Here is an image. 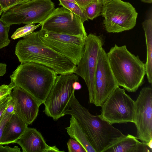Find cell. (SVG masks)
Wrapping results in <instances>:
<instances>
[{
	"instance_id": "1",
	"label": "cell",
	"mask_w": 152,
	"mask_h": 152,
	"mask_svg": "<svg viewBox=\"0 0 152 152\" xmlns=\"http://www.w3.org/2000/svg\"><path fill=\"white\" fill-rule=\"evenodd\" d=\"M73 116L78 121L96 152H103L107 148L125 135L112 125L94 115L83 106L74 94L64 115Z\"/></svg>"
},
{
	"instance_id": "2",
	"label": "cell",
	"mask_w": 152,
	"mask_h": 152,
	"mask_svg": "<svg viewBox=\"0 0 152 152\" xmlns=\"http://www.w3.org/2000/svg\"><path fill=\"white\" fill-rule=\"evenodd\" d=\"M23 37L15 48V54L21 64H39L51 69L57 75L74 73L76 65L45 45L40 38L38 31Z\"/></svg>"
},
{
	"instance_id": "3",
	"label": "cell",
	"mask_w": 152,
	"mask_h": 152,
	"mask_svg": "<svg viewBox=\"0 0 152 152\" xmlns=\"http://www.w3.org/2000/svg\"><path fill=\"white\" fill-rule=\"evenodd\" d=\"M107 54L118 86L128 92H136L144 82L145 63L138 56L129 52L126 45L118 46L115 44Z\"/></svg>"
},
{
	"instance_id": "4",
	"label": "cell",
	"mask_w": 152,
	"mask_h": 152,
	"mask_svg": "<svg viewBox=\"0 0 152 152\" xmlns=\"http://www.w3.org/2000/svg\"><path fill=\"white\" fill-rule=\"evenodd\" d=\"M57 74L51 69L33 62L21 64L10 76L11 82L44 103Z\"/></svg>"
},
{
	"instance_id": "5",
	"label": "cell",
	"mask_w": 152,
	"mask_h": 152,
	"mask_svg": "<svg viewBox=\"0 0 152 152\" xmlns=\"http://www.w3.org/2000/svg\"><path fill=\"white\" fill-rule=\"evenodd\" d=\"M55 9L51 0L20 2L4 10L1 19L8 25L42 23Z\"/></svg>"
},
{
	"instance_id": "6",
	"label": "cell",
	"mask_w": 152,
	"mask_h": 152,
	"mask_svg": "<svg viewBox=\"0 0 152 152\" xmlns=\"http://www.w3.org/2000/svg\"><path fill=\"white\" fill-rule=\"evenodd\" d=\"M79 81L78 76L74 73L57 75L43 104L44 112L48 116L56 121L64 116L69 108L70 102L75 94L73 83Z\"/></svg>"
},
{
	"instance_id": "7",
	"label": "cell",
	"mask_w": 152,
	"mask_h": 152,
	"mask_svg": "<svg viewBox=\"0 0 152 152\" xmlns=\"http://www.w3.org/2000/svg\"><path fill=\"white\" fill-rule=\"evenodd\" d=\"M101 15L108 33H118L129 30L135 26L138 13L130 3L112 0L103 5Z\"/></svg>"
},
{
	"instance_id": "8",
	"label": "cell",
	"mask_w": 152,
	"mask_h": 152,
	"mask_svg": "<svg viewBox=\"0 0 152 152\" xmlns=\"http://www.w3.org/2000/svg\"><path fill=\"white\" fill-rule=\"evenodd\" d=\"M118 86L102 106L99 116L113 124L133 122L134 101L125 92Z\"/></svg>"
},
{
	"instance_id": "9",
	"label": "cell",
	"mask_w": 152,
	"mask_h": 152,
	"mask_svg": "<svg viewBox=\"0 0 152 152\" xmlns=\"http://www.w3.org/2000/svg\"><path fill=\"white\" fill-rule=\"evenodd\" d=\"M38 32L40 38L45 45L76 65L78 64L84 54L86 38L52 32L41 28Z\"/></svg>"
},
{
	"instance_id": "10",
	"label": "cell",
	"mask_w": 152,
	"mask_h": 152,
	"mask_svg": "<svg viewBox=\"0 0 152 152\" xmlns=\"http://www.w3.org/2000/svg\"><path fill=\"white\" fill-rule=\"evenodd\" d=\"M104 41L101 35L92 34L86 39L84 54L74 73L84 80L88 88L89 102L94 104V83L99 50L102 48Z\"/></svg>"
},
{
	"instance_id": "11",
	"label": "cell",
	"mask_w": 152,
	"mask_h": 152,
	"mask_svg": "<svg viewBox=\"0 0 152 152\" xmlns=\"http://www.w3.org/2000/svg\"><path fill=\"white\" fill-rule=\"evenodd\" d=\"M47 31L86 38L87 34L81 18L64 7L54 9L41 23Z\"/></svg>"
},
{
	"instance_id": "12",
	"label": "cell",
	"mask_w": 152,
	"mask_h": 152,
	"mask_svg": "<svg viewBox=\"0 0 152 152\" xmlns=\"http://www.w3.org/2000/svg\"><path fill=\"white\" fill-rule=\"evenodd\" d=\"M133 123L137 137L146 143L152 139V89L146 87L141 90L134 101Z\"/></svg>"
},
{
	"instance_id": "13",
	"label": "cell",
	"mask_w": 152,
	"mask_h": 152,
	"mask_svg": "<svg viewBox=\"0 0 152 152\" xmlns=\"http://www.w3.org/2000/svg\"><path fill=\"white\" fill-rule=\"evenodd\" d=\"M111 69L107 53L102 48L99 50L95 77L94 104L101 107L118 87Z\"/></svg>"
},
{
	"instance_id": "14",
	"label": "cell",
	"mask_w": 152,
	"mask_h": 152,
	"mask_svg": "<svg viewBox=\"0 0 152 152\" xmlns=\"http://www.w3.org/2000/svg\"><path fill=\"white\" fill-rule=\"evenodd\" d=\"M10 94L14 104V113L28 125L31 124L37 118L42 103L18 87H15Z\"/></svg>"
},
{
	"instance_id": "15",
	"label": "cell",
	"mask_w": 152,
	"mask_h": 152,
	"mask_svg": "<svg viewBox=\"0 0 152 152\" xmlns=\"http://www.w3.org/2000/svg\"><path fill=\"white\" fill-rule=\"evenodd\" d=\"M21 147L23 152H64L56 145L50 146L41 133L36 129L28 127L21 137L15 142Z\"/></svg>"
},
{
	"instance_id": "16",
	"label": "cell",
	"mask_w": 152,
	"mask_h": 152,
	"mask_svg": "<svg viewBox=\"0 0 152 152\" xmlns=\"http://www.w3.org/2000/svg\"><path fill=\"white\" fill-rule=\"evenodd\" d=\"M146 143L141 142L137 137L128 134L106 148L103 152H152Z\"/></svg>"
},
{
	"instance_id": "17",
	"label": "cell",
	"mask_w": 152,
	"mask_h": 152,
	"mask_svg": "<svg viewBox=\"0 0 152 152\" xmlns=\"http://www.w3.org/2000/svg\"><path fill=\"white\" fill-rule=\"evenodd\" d=\"M28 125L17 115L13 114L4 128L1 144L15 143L26 131Z\"/></svg>"
},
{
	"instance_id": "18",
	"label": "cell",
	"mask_w": 152,
	"mask_h": 152,
	"mask_svg": "<svg viewBox=\"0 0 152 152\" xmlns=\"http://www.w3.org/2000/svg\"><path fill=\"white\" fill-rule=\"evenodd\" d=\"M71 138L77 141L83 147L86 152H96L91 146L86 134L77 120L71 115L70 125L65 128Z\"/></svg>"
},
{
	"instance_id": "19",
	"label": "cell",
	"mask_w": 152,
	"mask_h": 152,
	"mask_svg": "<svg viewBox=\"0 0 152 152\" xmlns=\"http://www.w3.org/2000/svg\"><path fill=\"white\" fill-rule=\"evenodd\" d=\"M144 31L147 49L145 63L146 75L149 83H152V14L142 23Z\"/></svg>"
},
{
	"instance_id": "20",
	"label": "cell",
	"mask_w": 152,
	"mask_h": 152,
	"mask_svg": "<svg viewBox=\"0 0 152 152\" xmlns=\"http://www.w3.org/2000/svg\"><path fill=\"white\" fill-rule=\"evenodd\" d=\"M59 4L68 10L79 17L83 23L88 20V19L85 13L84 9L77 4L62 0H59Z\"/></svg>"
},
{
	"instance_id": "21",
	"label": "cell",
	"mask_w": 152,
	"mask_h": 152,
	"mask_svg": "<svg viewBox=\"0 0 152 152\" xmlns=\"http://www.w3.org/2000/svg\"><path fill=\"white\" fill-rule=\"evenodd\" d=\"M103 5L97 0L84 9L85 13L88 19L93 20L101 15Z\"/></svg>"
},
{
	"instance_id": "22",
	"label": "cell",
	"mask_w": 152,
	"mask_h": 152,
	"mask_svg": "<svg viewBox=\"0 0 152 152\" xmlns=\"http://www.w3.org/2000/svg\"><path fill=\"white\" fill-rule=\"evenodd\" d=\"M10 27L0 18V49L8 45L10 43L8 36Z\"/></svg>"
},
{
	"instance_id": "23",
	"label": "cell",
	"mask_w": 152,
	"mask_h": 152,
	"mask_svg": "<svg viewBox=\"0 0 152 152\" xmlns=\"http://www.w3.org/2000/svg\"><path fill=\"white\" fill-rule=\"evenodd\" d=\"M41 23H40L37 25L35 24H26L24 26L18 28L12 35L11 38L13 39L23 37L29 34L34 31L41 26Z\"/></svg>"
},
{
	"instance_id": "24",
	"label": "cell",
	"mask_w": 152,
	"mask_h": 152,
	"mask_svg": "<svg viewBox=\"0 0 152 152\" xmlns=\"http://www.w3.org/2000/svg\"><path fill=\"white\" fill-rule=\"evenodd\" d=\"M67 146L69 152H86L79 143L71 138L67 142Z\"/></svg>"
},
{
	"instance_id": "25",
	"label": "cell",
	"mask_w": 152,
	"mask_h": 152,
	"mask_svg": "<svg viewBox=\"0 0 152 152\" xmlns=\"http://www.w3.org/2000/svg\"><path fill=\"white\" fill-rule=\"evenodd\" d=\"M13 114L8 113L5 110L0 117V144L4 128Z\"/></svg>"
},
{
	"instance_id": "26",
	"label": "cell",
	"mask_w": 152,
	"mask_h": 152,
	"mask_svg": "<svg viewBox=\"0 0 152 152\" xmlns=\"http://www.w3.org/2000/svg\"><path fill=\"white\" fill-rule=\"evenodd\" d=\"M15 87L14 84L11 82L9 85L3 84L0 86V100L10 94L13 88Z\"/></svg>"
},
{
	"instance_id": "27",
	"label": "cell",
	"mask_w": 152,
	"mask_h": 152,
	"mask_svg": "<svg viewBox=\"0 0 152 152\" xmlns=\"http://www.w3.org/2000/svg\"><path fill=\"white\" fill-rule=\"evenodd\" d=\"M10 94L0 100V117L5 112L11 99Z\"/></svg>"
},
{
	"instance_id": "28",
	"label": "cell",
	"mask_w": 152,
	"mask_h": 152,
	"mask_svg": "<svg viewBox=\"0 0 152 152\" xmlns=\"http://www.w3.org/2000/svg\"><path fill=\"white\" fill-rule=\"evenodd\" d=\"M20 2V0H0V5L4 11Z\"/></svg>"
},
{
	"instance_id": "29",
	"label": "cell",
	"mask_w": 152,
	"mask_h": 152,
	"mask_svg": "<svg viewBox=\"0 0 152 152\" xmlns=\"http://www.w3.org/2000/svg\"><path fill=\"white\" fill-rule=\"evenodd\" d=\"M20 149L17 146L12 148L8 146H4L0 144V152H20Z\"/></svg>"
},
{
	"instance_id": "30",
	"label": "cell",
	"mask_w": 152,
	"mask_h": 152,
	"mask_svg": "<svg viewBox=\"0 0 152 152\" xmlns=\"http://www.w3.org/2000/svg\"><path fill=\"white\" fill-rule=\"evenodd\" d=\"M76 3L83 9H85L88 6L97 0H74Z\"/></svg>"
},
{
	"instance_id": "31",
	"label": "cell",
	"mask_w": 152,
	"mask_h": 152,
	"mask_svg": "<svg viewBox=\"0 0 152 152\" xmlns=\"http://www.w3.org/2000/svg\"><path fill=\"white\" fill-rule=\"evenodd\" d=\"M15 106L13 101L11 99L10 100L7 106L6 111L10 113H14Z\"/></svg>"
},
{
	"instance_id": "32",
	"label": "cell",
	"mask_w": 152,
	"mask_h": 152,
	"mask_svg": "<svg viewBox=\"0 0 152 152\" xmlns=\"http://www.w3.org/2000/svg\"><path fill=\"white\" fill-rule=\"evenodd\" d=\"M7 64L0 63V76L4 75L6 73Z\"/></svg>"
},
{
	"instance_id": "33",
	"label": "cell",
	"mask_w": 152,
	"mask_h": 152,
	"mask_svg": "<svg viewBox=\"0 0 152 152\" xmlns=\"http://www.w3.org/2000/svg\"><path fill=\"white\" fill-rule=\"evenodd\" d=\"M73 86L75 90H80L82 87L79 81L74 82L73 83Z\"/></svg>"
},
{
	"instance_id": "34",
	"label": "cell",
	"mask_w": 152,
	"mask_h": 152,
	"mask_svg": "<svg viewBox=\"0 0 152 152\" xmlns=\"http://www.w3.org/2000/svg\"><path fill=\"white\" fill-rule=\"evenodd\" d=\"M103 5L109 3L112 0H98Z\"/></svg>"
},
{
	"instance_id": "35",
	"label": "cell",
	"mask_w": 152,
	"mask_h": 152,
	"mask_svg": "<svg viewBox=\"0 0 152 152\" xmlns=\"http://www.w3.org/2000/svg\"><path fill=\"white\" fill-rule=\"evenodd\" d=\"M146 144L149 148L152 149V139L150 140L148 143Z\"/></svg>"
},
{
	"instance_id": "36",
	"label": "cell",
	"mask_w": 152,
	"mask_h": 152,
	"mask_svg": "<svg viewBox=\"0 0 152 152\" xmlns=\"http://www.w3.org/2000/svg\"><path fill=\"white\" fill-rule=\"evenodd\" d=\"M142 2L147 3H151L152 0H141Z\"/></svg>"
},
{
	"instance_id": "37",
	"label": "cell",
	"mask_w": 152,
	"mask_h": 152,
	"mask_svg": "<svg viewBox=\"0 0 152 152\" xmlns=\"http://www.w3.org/2000/svg\"><path fill=\"white\" fill-rule=\"evenodd\" d=\"M3 11H4V10H3V9H2L1 5H0V15H2Z\"/></svg>"
},
{
	"instance_id": "38",
	"label": "cell",
	"mask_w": 152,
	"mask_h": 152,
	"mask_svg": "<svg viewBox=\"0 0 152 152\" xmlns=\"http://www.w3.org/2000/svg\"><path fill=\"white\" fill-rule=\"evenodd\" d=\"M62 0L65 1H69V2H74V3H76V2L74 0Z\"/></svg>"
},
{
	"instance_id": "39",
	"label": "cell",
	"mask_w": 152,
	"mask_h": 152,
	"mask_svg": "<svg viewBox=\"0 0 152 152\" xmlns=\"http://www.w3.org/2000/svg\"><path fill=\"white\" fill-rule=\"evenodd\" d=\"M31 0H20L21 2H26Z\"/></svg>"
}]
</instances>
